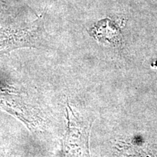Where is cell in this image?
<instances>
[{"label": "cell", "mask_w": 157, "mask_h": 157, "mask_svg": "<svg viewBox=\"0 0 157 157\" xmlns=\"http://www.w3.org/2000/svg\"><path fill=\"white\" fill-rule=\"evenodd\" d=\"M42 27V19L38 18L26 28L0 30V55L17 48L36 47Z\"/></svg>", "instance_id": "obj_2"}, {"label": "cell", "mask_w": 157, "mask_h": 157, "mask_svg": "<svg viewBox=\"0 0 157 157\" xmlns=\"http://www.w3.org/2000/svg\"><path fill=\"white\" fill-rule=\"evenodd\" d=\"M117 152L118 157H152L140 146L124 143L118 146Z\"/></svg>", "instance_id": "obj_4"}, {"label": "cell", "mask_w": 157, "mask_h": 157, "mask_svg": "<svg viewBox=\"0 0 157 157\" xmlns=\"http://www.w3.org/2000/svg\"><path fill=\"white\" fill-rule=\"evenodd\" d=\"M67 128L63 141V157H90L89 137L92 121H87L74 113L66 103Z\"/></svg>", "instance_id": "obj_1"}, {"label": "cell", "mask_w": 157, "mask_h": 157, "mask_svg": "<svg viewBox=\"0 0 157 157\" xmlns=\"http://www.w3.org/2000/svg\"><path fill=\"white\" fill-rule=\"evenodd\" d=\"M92 34L98 40L107 41L113 43L119 36V29L117 25L109 18L98 21L91 29Z\"/></svg>", "instance_id": "obj_3"}]
</instances>
